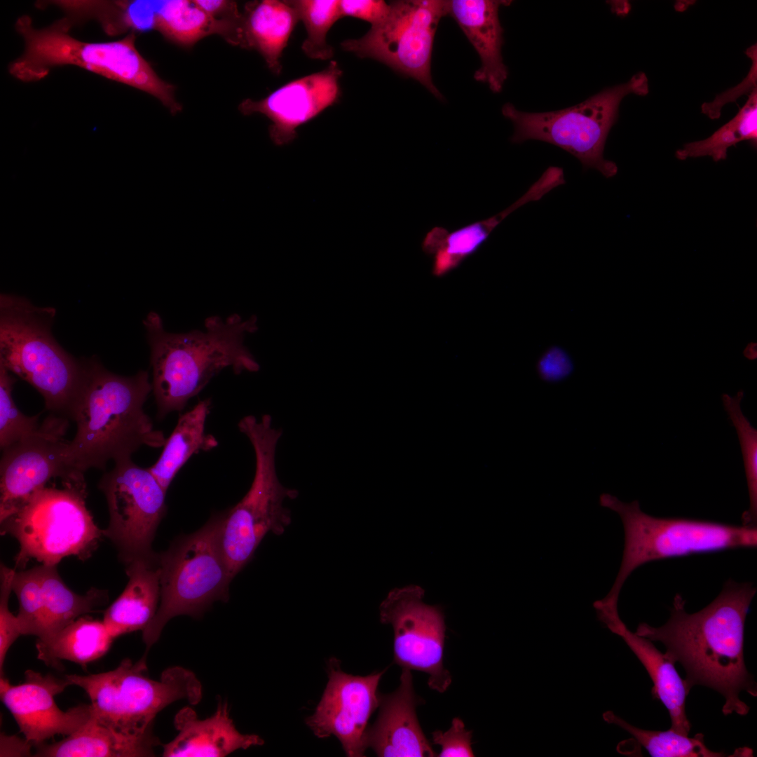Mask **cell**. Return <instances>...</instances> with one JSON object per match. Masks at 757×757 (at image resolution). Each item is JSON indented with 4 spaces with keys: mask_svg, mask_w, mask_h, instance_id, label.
Here are the masks:
<instances>
[{
    "mask_svg": "<svg viewBox=\"0 0 757 757\" xmlns=\"http://www.w3.org/2000/svg\"><path fill=\"white\" fill-rule=\"evenodd\" d=\"M384 672L355 676L344 672L336 659L329 660L323 695L305 721L314 735L334 736L348 756H364L368 722L378 707L377 689Z\"/></svg>",
    "mask_w": 757,
    "mask_h": 757,
    "instance_id": "e0dca14e",
    "label": "cell"
},
{
    "mask_svg": "<svg viewBox=\"0 0 757 757\" xmlns=\"http://www.w3.org/2000/svg\"><path fill=\"white\" fill-rule=\"evenodd\" d=\"M114 639L103 621L81 616L52 636L37 639V657L57 669L62 660L86 667L104 655Z\"/></svg>",
    "mask_w": 757,
    "mask_h": 757,
    "instance_id": "f1b7e54d",
    "label": "cell"
},
{
    "mask_svg": "<svg viewBox=\"0 0 757 757\" xmlns=\"http://www.w3.org/2000/svg\"><path fill=\"white\" fill-rule=\"evenodd\" d=\"M398 688L379 694V711L367 730V749L381 757L437 756L419 724L416 707L421 700L414 692L411 670L402 669Z\"/></svg>",
    "mask_w": 757,
    "mask_h": 757,
    "instance_id": "ffe728a7",
    "label": "cell"
},
{
    "mask_svg": "<svg viewBox=\"0 0 757 757\" xmlns=\"http://www.w3.org/2000/svg\"><path fill=\"white\" fill-rule=\"evenodd\" d=\"M242 13L245 48L258 51L268 69L279 75L283 50L299 21L296 9L289 0L252 1Z\"/></svg>",
    "mask_w": 757,
    "mask_h": 757,
    "instance_id": "4316f807",
    "label": "cell"
},
{
    "mask_svg": "<svg viewBox=\"0 0 757 757\" xmlns=\"http://www.w3.org/2000/svg\"><path fill=\"white\" fill-rule=\"evenodd\" d=\"M540 377L549 382H557L566 378L573 369V364L567 353L559 347L547 350L537 365Z\"/></svg>",
    "mask_w": 757,
    "mask_h": 757,
    "instance_id": "74e56055",
    "label": "cell"
},
{
    "mask_svg": "<svg viewBox=\"0 0 757 757\" xmlns=\"http://www.w3.org/2000/svg\"><path fill=\"white\" fill-rule=\"evenodd\" d=\"M342 70L332 60L323 70L287 83L259 100H243L238 106L244 115L259 113L271 121L269 134L277 145L291 142L297 128L339 100Z\"/></svg>",
    "mask_w": 757,
    "mask_h": 757,
    "instance_id": "d6986e66",
    "label": "cell"
},
{
    "mask_svg": "<svg viewBox=\"0 0 757 757\" xmlns=\"http://www.w3.org/2000/svg\"><path fill=\"white\" fill-rule=\"evenodd\" d=\"M256 322L255 316L243 321L237 314L224 320L214 315L205 319V331L176 334L165 330L157 313H148L143 324L158 418L184 409L225 368L236 374L258 371V363L243 345L244 336L256 330Z\"/></svg>",
    "mask_w": 757,
    "mask_h": 757,
    "instance_id": "3957f363",
    "label": "cell"
},
{
    "mask_svg": "<svg viewBox=\"0 0 757 757\" xmlns=\"http://www.w3.org/2000/svg\"><path fill=\"white\" fill-rule=\"evenodd\" d=\"M156 31L166 39L186 48L204 37L218 34L233 46L243 48V28L217 20L196 0H163Z\"/></svg>",
    "mask_w": 757,
    "mask_h": 757,
    "instance_id": "f546056e",
    "label": "cell"
},
{
    "mask_svg": "<svg viewBox=\"0 0 757 757\" xmlns=\"http://www.w3.org/2000/svg\"><path fill=\"white\" fill-rule=\"evenodd\" d=\"M250 440L255 456L253 481L247 493L233 507L221 513L220 543L233 578L252 559L268 533L282 535L292 522L291 512L283 505L298 491L284 486L275 468V451L282 431L272 425L269 414L259 419L247 415L238 423Z\"/></svg>",
    "mask_w": 757,
    "mask_h": 757,
    "instance_id": "8992f818",
    "label": "cell"
},
{
    "mask_svg": "<svg viewBox=\"0 0 757 757\" xmlns=\"http://www.w3.org/2000/svg\"><path fill=\"white\" fill-rule=\"evenodd\" d=\"M221 513L213 515L196 532L175 540L158 554L160 604L142 631L148 650L172 618H199L212 603L227 601L233 579L220 543Z\"/></svg>",
    "mask_w": 757,
    "mask_h": 757,
    "instance_id": "9c48e42d",
    "label": "cell"
},
{
    "mask_svg": "<svg viewBox=\"0 0 757 757\" xmlns=\"http://www.w3.org/2000/svg\"><path fill=\"white\" fill-rule=\"evenodd\" d=\"M424 595L416 585L392 589L380 605V621L393 629L394 662L428 674L429 687L444 693L451 683L443 662L444 615L439 606L425 603Z\"/></svg>",
    "mask_w": 757,
    "mask_h": 757,
    "instance_id": "5bb4252c",
    "label": "cell"
},
{
    "mask_svg": "<svg viewBox=\"0 0 757 757\" xmlns=\"http://www.w3.org/2000/svg\"><path fill=\"white\" fill-rule=\"evenodd\" d=\"M756 592L751 583L729 580L711 603L694 613L686 611V602L677 594L664 625L655 627L643 622L635 633L665 646L666 655L684 668L690 689L695 685L711 688L724 697L725 715H746L749 707L739 693L745 690L756 696L744 658L745 620Z\"/></svg>",
    "mask_w": 757,
    "mask_h": 757,
    "instance_id": "6da1fadb",
    "label": "cell"
},
{
    "mask_svg": "<svg viewBox=\"0 0 757 757\" xmlns=\"http://www.w3.org/2000/svg\"><path fill=\"white\" fill-rule=\"evenodd\" d=\"M198 6L213 18L229 23L243 25V18L238 4L227 0H196Z\"/></svg>",
    "mask_w": 757,
    "mask_h": 757,
    "instance_id": "ab89813d",
    "label": "cell"
},
{
    "mask_svg": "<svg viewBox=\"0 0 757 757\" xmlns=\"http://www.w3.org/2000/svg\"><path fill=\"white\" fill-rule=\"evenodd\" d=\"M70 686L65 679L25 672V681L13 686L1 676L0 695L25 739L33 746L60 735L68 736L81 728L92 715L90 704H80L64 711L55 696Z\"/></svg>",
    "mask_w": 757,
    "mask_h": 757,
    "instance_id": "ac0fdd59",
    "label": "cell"
},
{
    "mask_svg": "<svg viewBox=\"0 0 757 757\" xmlns=\"http://www.w3.org/2000/svg\"><path fill=\"white\" fill-rule=\"evenodd\" d=\"M296 9L299 20L306 30V37L301 49L310 58L329 60L333 57V48L327 42V34L341 18L338 0H289Z\"/></svg>",
    "mask_w": 757,
    "mask_h": 757,
    "instance_id": "d6a6232c",
    "label": "cell"
},
{
    "mask_svg": "<svg viewBox=\"0 0 757 757\" xmlns=\"http://www.w3.org/2000/svg\"><path fill=\"white\" fill-rule=\"evenodd\" d=\"M107 503L109 521L103 536L115 545L125 564L137 559H153L152 542L166 514V491L147 468L132 457L114 462L99 482Z\"/></svg>",
    "mask_w": 757,
    "mask_h": 757,
    "instance_id": "4fadbf2b",
    "label": "cell"
},
{
    "mask_svg": "<svg viewBox=\"0 0 757 757\" xmlns=\"http://www.w3.org/2000/svg\"><path fill=\"white\" fill-rule=\"evenodd\" d=\"M0 674L4 676V665L7 652L17 638L22 635L17 615L8 607L12 591V580L15 569L1 564L0 568Z\"/></svg>",
    "mask_w": 757,
    "mask_h": 757,
    "instance_id": "d590c367",
    "label": "cell"
},
{
    "mask_svg": "<svg viewBox=\"0 0 757 757\" xmlns=\"http://www.w3.org/2000/svg\"><path fill=\"white\" fill-rule=\"evenodd\" d=\"M125 565L127 585L104 611L103 622L116 639L143 631L154 618L160 602L158 554L153 559H137Z\"/></svg>",
    "mask_w": 757,
    "mask_h": 757,
    "instance_id": "d4e9b609",
    "label": "cell"
},
{
    "mask_svg": "<svg viewBox=\"0 0 757 757\" xmlns=\"http://www.w3.org/2000/svg\"><path fill=\"white\" fill-rule=\"evenodd\" d=\"M68 426L69 418L52 414L34 432L1 450L0 521L51 479L65 481L83 477L70 472L66 465Z\"/></svg>",
    "mask_w": 757,
    "mask_h": 757,
    "instance_id": "9a60e30c",
    "label": "cell"
},
{
    "mask_svg": "<svg viewBox=\"0 0 757 757\" xmlns=\"http://www.w3.org/2000/svg\"><path fill=\"white\" fill-rule=\"evenodd\" d=\"M510 1H446L447 15L458 24L481 60L475 72L476 81L486 83L493 93H500L507 78L503 61V29L498 17L499 8Z\"/></svg>",
    "mask_w": 757,
    "mask_h": 757,
    "instance_id": "603a6c76",
    "label": "cell"
},
{
    "mask_svg": "<svg viewBox=\"0 0 757 757\" xmlns=\"http://www.w3.org/2000/svg\"><path fill=\"white\" fill-rule=\"evenodd\" d=\"M446 15V1H391L381 21L371 25L363 36L345 40L341 46L357 57L377 60L416 79L441 99L442 95L432 82L430 66L435 32Z\"/></svg>",
    "mask_w": 757,
    "mask_h": 757,
    "instance_id": "7c38bea8",
    "label": "cell"
},
{
    "mask_svg": "<svg viewBox=\"0 0 757 757\" xmlns=\"http://www.w3.org/2000/svg\"><path fill=\"white\" fill-rule=\"evenodd\" d=\"M53 307L15 294L0 295V365L34 387L46 409L71 419L83 377V361L55 339Z\"/></svg>",
    "mask_w": 757,
    "mask_h": 757,
    "instance_id": "5b68a950",
    "label": "cell"
},
{
    "mask_svg": "<svg viewBox=\"0 0 757 757\" xmlns=\"http://www.w3.org/2000/svg\"><path fill=\"white\" fill-rule=\"evenodd\" d=\"M545 194V186L536 182L521 198L494 216L453 231L444 227H433L422 243L423 251L432 258L433 275L442 277L458 268L479 249L505 218L523 205L539 200Z\"/></svg>",
    "mask_w": 757,
    "mask_h": 757,
    "instance_id": "cb8c5ba5",
    "label": "cell"
},
{
    "mask_svg": "<svg viewBox=\"0 0 757 757\" xmlns=\"http://www.w3.org/2000/svg\"><path fill=\"white\" fill-rule=\"evenodd\" d=\"M146 654L133 662L126 658L114 669L87 676L66 675L70 686L85 690L93 715L102 724L123 735L150 737L156 716L179 700L197 704L202 697L200 681L182 667L165 669L159 681L146 675Z\"/></svg>",
    "mask_w": 757,
    "mask_h": 757,
    "instance_id": "52a82bcc",
    "label": "cell"
},
{
    "mask_svg": "<svg viewBox=\"0 0 757 757\" xmlns=\"http://www.w3.org/2000/svg\"><path fill=\"white\" fill-rule=\"evenodd\" d=\"M757 143V88L749 95L736 116L709 137L687 143L676 151L681 161L688 158L711 156L714 161L725 160L728 149L742 141Z\"/></svg>",
    "mask_w": 757,
    "mask_h": 757,
    "instance_id": "4dcf8cb0",
    "label": "cell"
},
{
    "mask_svg": "<svg viewBox=\"0 0 757 757\" xmlns=\"http://www.w3.org/2000/svg\"><path fill=\"white\" fill-rule=\"evenodd\" d=\"M432 742L441 746L439 757L474 756L472 749V731L467 730L459 718L452 720L451 728L445 731L432 733Z\"/></svg>",
    "mask_w": 757,
    "mask_h": 757,
    "instance_id": "8d00e7d4",
    "label": "cell"
},
{
    "mask_svg": "<svg viewBox=\"0 0 757 757\" xmlns=\"http://www.w3.org/2000/svg\"><path fill=\"white\" fill-rule=\"evenodd\" d=\"M174 723L178 734L163 745L164 757H224L264 744L259 736L236 729L226 702L219 701L215 713L205 719H199L192 708L185 707L176 714Z\"/></svg>",
    "mask_w": 757,
    "mask_h": 757,
    "instance_id": "7402d4cb",
    "label": "cell"
},
{
    "mask_svg": "<svg viewBox=\"0 0 757 757\" xmlns=\"http://www.w3.org/2000/svg\"><path fill=\"white\" fill-rule=\"evenodd\" d=\"M744 392L735 395L723 393V407L736 429L744 465L749 496V507L742 516L743 526L756 528L757 524V430L753 427L741 409Z\"/></svg>",
    "mask_w": 757,
    "mask_h": 757,
    "instance_id": "836d02e7",
    "label": "cell"
},
{
    "mask_svg": "<svg viewBox=\"0 0 757 757\" xmlns=\"http://www.w3.org/2000/svg\"><path fill=\"white\" fill-rule=\"evenodd\" d=\"M16 379L0 365V447L3 450L32 434L40 425L39 415L29 416L18 408L12 397Z\"/></svg>",
    "mask_w": 757,
    "mask_h": 757,
    "instance_id": "e575fe53",
    "label": "cell"
},
{
    "mask_svg": "<svg viewBox=\"0 0 757 757\" xmlns=\"http://www.w3.org/2000/svg\"><path fill=\"white\" fill-rule=\"evenodd\" d=\"M160 744L155 736L133 737L100 723L93 715L76 731L64 739L35 745L34 756L41 757H142L155 756Z\"/></svg>",
    "mask_w": 757,
    "mask_h": 757,
    "instance_id": "484cf974",
    "label": "cell"
},
{
    "mask_svg": "<svg viewBox=\"0 0 757 757\" xmlns=\"http://www.w3.org/2000/svg\"><path fill=\"white\" fill-rule=\"evenodd\" d=\"M603 719L615 724L631 734L654 757H721L725 753L714 752L708 749L704 735L698 733L693 737L684 735L671 729L666 731L646 730L636 728L613 711L603 714Z\"/></svg>",
    "mask_w": 757,
    "mask_h": 757,
    "instance_id": "1f68e13d",
    "label": "cell"
},
{
    "mask_svg": "<svg viewBox=\"0 0 757 757\" xmlns=\"http://www.w3.org/2000/svg\"><path fill=\"white\" fill-rule=\"evenodd\" d=\"M210 407V399L203 400L181 414L173 431L166 438L159 458L148 468L166 492L179 470L193 455L217 446L216 438L205 432Z\"/></svg>",
    "mask_w": 757,
    "mask_h": 757,
    "instance_id": "83f0119b",
    "label": "cell"
},
{
    "mask_svg": "<svg viewBox=\"0 0 757 757\" xmlns=\"http://www.w3.org/2000/svg\"><path fill=\"white\" fill-rule=\"evenodd\" d=\"M17 596V618L22 635L48 639L78 618L98 611L109 601L108 592L90 588L76 594L60 578L57 565H41L15 571L11 583Z\"/></svg>",
    "mask_w": 757,
    "mask_h": 757,
    "instance_id": "2e32d148",
    "label": "cell"
},
{
    "mask_svg": "<svg viewBox=\"0 0 757 757\" xmlns=\"http://www.w3.org/2000/svg\"><path fill=\"white\" fill-rule=\"evenodd\" d=\"M598 619L613 633L620 636L642 663L653 687L651 693L667 709L670 729L688 735L690 723L686 713V700L690 688L674 667L675 663L660 652L652 641L631 632L620 618L618 603L598 600L594 603Z\"/></svg>",
    "mask_w": 757,
    "mask_h": 757,
    "instance_id": "44dd1931",
    "label": "cell"
},
{
    "mask_svg": "<svg viewBox=\"0 0 757 757\" xmlns=\"http://www.w3.org/2000/svg\"><path fill=\"white\" fill-rule=\"evenodd\" d=\"M342 18L354 17L375 25L386 15L389 4L381 0H341L339 1Z\"/></svg>",
    "mask_w": 757,
    "mask_h": 757,
    "instance_id": "f35d334b",
    "label": "cell"
},
{
    "mask_svg": "<svg viewBox=\"0 0 757 757\" xmlns=\"http://www.w3.org/2000/svg\"><path fill=\"white\" fill-rule=\"evenodd\" d=\"M742 354L744 357L750 360L753 361L757 359V343L756 341H749L744 347Z\"/></svg>",
    "mask_w": 757,
    "mask_h": 757,
    "instance_id": "60d3db41",
    "label": "cell"
},
{
    "mask_svg": "<svg viewBox=\"0 0 757 757\" xmlns=\"http://www.w3.org/2000/svg\"><path fill=\"white\" fill-rule=\"evenodd\" d=\"M599 503L618 514L625 534L621 564L605 596L608 599L618 600L627 578L646 563L693 554L756 547L757 545V527L656 517L643 512L638 500L625 503L609 493H602Z\"/></svg>",
    "mask_w": 757,
    "mask_h": 757,
    "instance_id": "30bf717a",
    "label": "cell"
},
{
    "mask_svg": "<svg viewBox=\"0 0 757 757\" xmlns=\"http://www.w3.org/2000/svg\"><path fill=\"white\" fill-rule=\"evenodd\" d=\"M83 377L71 420L74 437L65 451L70 472L104 470L109 461L132 457L143 446L163 447L166 437L144 409L152 391L146 371L125 376L107 369L97 359L83 361Z\"/></svg>",
    "mask_w": 757,
    "mask_h": 757,
    "instance_id": "7a4b0ae2",
    "label": "cell"
},
{
    "mask_svg": "<svg viewBox=\"0 0 757 757\" xmlns=\"http://www.w3.org/2000/svg\"><path fill=\"white\" fill-rule=\"evenodd\" d=\"M63 487L46 486L36 491L13 514L1 522V533L19 543L15 567L32 559L57 565L64 557H90L102 530L86 507L84 477L62 481Z\"/></svg>",
    "mask_w": 757,
    "mask_h": 757,
    "instance_id": "ba28073f",
    "label": "cell"
},
{
    "mask_svg": "<svg viewBox=\"0 0 757 757\" xmlns=\"http://www.w3.org/2000/svg\"><path fill=\"white\" fill-rule=\"evenodd\" d=\"M648 93V78L639 72L629 81L606 88L566 109L531 113L506 103L501 111L514 126L512 142L533 139L554 144L577 158L585 170L595 169L610 178L618 168L615 163L604 158L603 150L617 121L620 102L629 94Z\"/></svg>",
    "mask_w": 757,
    "mask_h": 757,
    "instance_id": "8fae6325",
    "label": "cell"
},
{
    "mask_svg": "<svg viewBox=\"0 0 757 757\" xmlns=\"http://www.w3.org/2000/svg\"><path fill=\"white\" fill-rule=\"evenodd\" d=\"M15 28L25 44L21 55L8 66L9 74L17 80L39 81L53 68L74 65L144 91L173 114L182 110L175 86L163 80L137 49L135 32L116 41L88 42L71 35V28L63 18L39 29L28 15L18 18Z\"/></svg>",
    "mask_w": 757,
    "mask_h": 757,
    "instance_id": "277c9868",
    "label": "cell"
}]
</instances>
